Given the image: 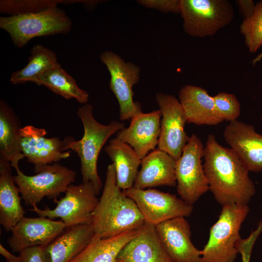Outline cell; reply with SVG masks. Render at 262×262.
Instances as JSON below:
<instances>
[{
  "mask_svg": "<svg viewBox=\"0 0 262 262\" xmlns=\"http://www.w3.org/2000/svg\"><path fill=\"white\" fill-rule=\"evenodd\" d=\"M204 147L195 133L190 136L180 158L176 161L177 191L180 198L193 205L209 190L202 158Z\"/></svg>",
  "mask_w": 262,
  "mask_h": 262,
  "instance_id": "cell-8",
  "label": "cell"
},
{
  "mask_svg": "<svg viewBox=\"0 0 262 262\" xmlns=\"http://www.w3.org/2000/svg\"><path fill=\"white\" fill-rule=\"evenodd\" d=\"M179 100L188 123L213 126L224 121L216 111L213 97L201 87L184 85L179 92Z\"/></svg>",
  "mask_w": 262,
  "mask_h": 262,
  "instance_id": "cell-20",
  "label": "cell"
},
{
  "mask_svg": "<svg viewBox=\"0 0 262 262\" xmlns=\"http://www.w3.org/2000/svg\"><path fill=\"white\" fill-rule=\"evenodd\" d=\"M176 160L166 152L154 149L141 162L133 187L141 189L147 188L176 186Z\"/></svg>",
  "mask_w": 262,
  "mask_h": 262,
  "instance_id": "cell-19",
  "label": "cell"
},
{
  "mask_svg": "<svg viewBox=\"0 0 262 262\" xmlns=\"http://www.w3.org/2000/svg\"><path fill=\"white\" fill-rule=\"evenodd\" d=\"M20 133L21 152L28 162L34 165V169L70 156V151L62 150L63 140L56 137H46L44 129L26 126Z\"/></svg>",
  "mask_w": 262,
  "mask_h": 262,
  "instance_id": "cell-15",
  "label": "cell"
},
{
  "mask_svg": "<svg viewBox=\"0 0 262 262\" xmlns=\"http://www.w3.org/2000/svg\"><path fill=\"white\" fill-rule=\"evenodd\" d=\"M64 0H1L0 13L14 16L36 13L57 7Z\"/></svg>",
  "mask_w": 262,
  "mask_h": 262,
  "instance_id": "cell-29",
  "label": "cell"
},
{
  "mask_svg": "<svg viewBox=\"0 0 262 262\" xmlns=\"http://www.w3.org/2000/svg\"><path fill=\"white\" fill-rule=\"evenodd\" d=\"M213 98L216 111L224 121L237 120L240 115L241 105L234 94L220 92Z\"/></svg>",
  "mask_w": 262,
  "mask_h": 262,
  "instance_id": "cell-30",
  "label": "cell"
},
{
  "mask_svg": "<svg viewBox=\"0 0 262 262\" xmlns=\"http://www.w3.org/2000/svg\"><path fill=\"white\" fill-rule=\"evenodd\" d=\"M253 246L248 244L241 246L238 249V253L242 255V262H249Z\"/></svg>",
  "mask_w": 262,
  "mask_h": 262,
  "instance_id": "cell-34",
  "label": "cell"
},
{
  "mask_svg": "<svg viewBox=\"0 0 262 262\" xmlns=\"http://www.w3.org/2000/svg\"><path fill=\"white\" fill-rule=\"evenodd\" d=\"M31 53L27 65L12 74L10 78L11 84L32 82L37 84L42 75L52 68L61 66L55 53L41 45H35L32 49Z\"/></svg>",
  "mask_w": 262,
  "mask_h": 262,
  "instance_id": "cell-26",
  "label": "cell"
},
{
  "mask_svg": "<svg viewBox=\"0 0 262 262\" xmlns=\"http://www.w3.org/2000/svg\"><path fill=\"white\" fill-rule=\"evenodd\" d=\"M115 262H174L157 234L155 226L145 222L139 233L119 253Z\"/></svg>",
  "mask_w": 262,
  "mask_h": 262,
  "instance_id": "cell-18",
  "label": "cell"
},
{
  "mask_svg": "<svg viewBox=\"0 0 262 262\" xmlns=\"http://www.w3.org/2000/svg\"><path fill=\"white\" fill-rule=\"evenodd\" d=\"M12 167L9 162L0 159V224L7 231H12L25 213Z\"/></svg>",
  "mask_w": 262,
  "mask_h": 262,
  "instance_id": "cell-22",
  "label": "cell"
},
{
  "mask_svg": "<svg viewBox=\"0 0 262 262\" xmlns=\"http://www.w3.org/2000/svg\"><path fill=\"white\" fill-rule=\"evenodd\" d=\"M262 59V52L259 54L256 57H255L252 61L253 65H255L257 63L260 62Z\"/></svg>",
  "mask_w": 262,
  "mask_h": 262,
  "instance_id": "cell-36",
  "label": "cell"
},
{
  "mask_svg": "<svg viewBox=\"0 0 262 262\" xmlns=\"http://www.w3.org/2000/svg\"><path fill=\"white\" fill-rule=\"evenodd\" d=\"M204 172L209 190L222 206L247 204L256 189L249 171L230 148L219 144L213 134L207 136L204 149Z\"/></svg>",
  "mask_w": 262,
  "mask_h": 262,
  "instance_id": "cell-1",
  "label": "cell"
},
{
  "mask_svg": "<svg viewBox=\"0 0 262 262\" xmlns=\"http://www.w3.org/2000/svg\"><path fill=\"white\" fill-rule=\"evenodd\" d=\"M0 253L6 259L8 262H22L20 256L14 255L5 248L1 244L0 245Z\"/></svg>",
  "mask_w": 262,
  "mask_h": 262,
  "instance_id": "cell-35",
  "label": "cell"
},
{
  "mask_svg": "<svg viewBox=\"0 0 262 262\" xmlns=\"http://www.w3.org/2000/svg\"><path fill=\"white\" fill-rule=\"evenodd\" d=\"M223 136L249 171L262 170V134L253 126L238 120L230 122L226 126Z\"/></svg>",
  "mask_w": 262,
  "mask_h": 262,
  "instance_id": "cell-16",
  "label": "cell"
},
{
  "mask_svg": "<svg viewBox=\"0 0 262 262\" xmlns=\"http://www.w3.org/2000/svg\"><path fill=\"white\" fill-rule=\"evenodd\" d=\"M137 1L143 6L155 9L163 13H180L181 0H139Z\"/></svg>",
  "mask_w": 262,
  "mask_h": 262,
  "instance_id": "cell-31",
  "label": "cell"
},
{
  "mask_svg": "<svg viewBox=\"0 0 262 262\" xmlns=\"http://www.w3.org/2000/svg\"><path fill=\"white\" fill-rule=\"evenodd\" d=\"M72 25L65 11L57 7L0 18V28L9 34L14 45L18 48L24 47L35 37L67 34Z\"/></svg>",
  "mask_w": 262,
  "mask_h": 262,
  "instance_id": "cell-5",
  "label": "cell"
},
{
  "mask_svg": "<svg viewBox=\"0 0 262 262\" xmlns=\"http://www.w3.org/2000/svg\"><path fill=\"white\" fill-rule=\"evenodd\" d=\"M249 212L247 204L222 206L218 220L211 227L209 239L201 250L200 262H235L240 230Z\"/></svg>",
  "mask_w": 262,
  "mask_h": 262,
  "instance_id": "cell-4",
  "label": "cell"
},
{
  "mask_svg": "<svg viewBox=\"0 0 262 262\" xmlns=\"http://www.w3.org/2000/svg\"><path fill=\"white\" fill-rule=\"evenodd\" d=\"M145 222L135 201L117 185L113 163L107 168L103 191L92 213L94 237L107 238L140 228Z\"/></svg>",
  "mask_w": 262,
  "mask_h": 262,
  "instance_id": "cell-2",
  "label": "cell"
},
{
  "mask_svg": "<svg viewBox=\"0 0 262 262\" xmlns=\"http://www.w3.org/2000/svg\"><path fill=\"white\" fill-rule=\"evenodd\" d=\"M66 229L62 220L46 217H23L12 230L7 243L13 252L35 246H45Z\"/></svg>",
  "mask_w": 262,
  "mask_h": 262,
  "instance_id": "cell-13",
  "label": "cell"
},
{
  "mask_svg": "<svg viewBox=\"0 0 262 262\" xmlns=\"http://www.w3.org/2000/svg\"><path fill=\"white\" fill-rule=\"evenodd\" d=\"M110 74V89L115 96L119 105L120 119H131L142 113L141 106L133 101V86L139 81L140 69L137 65L125 62L111 51H105L99 55Z\"/></svg>",
  "mask_w": 262,
  "mask_h": 262,
  "instance_id": "cell-10",
  "label": "cell"
},
{
  "mask_svg": "<svg viewBox=\"0 0 262 262\" xmlns=\"http://www.w3.org/2000/svg\"><path fill=\"white\" fill-rule=\"evenodd\" d=\"M36 174L27 176L21 171L14 176L21 198L26 206L37 205L45 197L53 201L74 182L76 173L67 167L53 163L34 169Z\"/></svg>",
  "mask_w": 262,
  "mask_h": 262,
  "instance_id": "cell-6",
  "label": "cell"
},
{
  "mask_svg": "<svg viewBox=\"0 0 262 262\" xmlns=\"http://www.w3.org/2000/svg\"><path fill=\"white\" fill-rule=\"evenodd\" d=\"M20 121L12 108L0 100V159L9 162L16 173L19 162L25 158L21 148Z\"/></svg>",
  "mask_w": 262,
  "mask_h": 262,
  "instance_id": "cell-23",
  "label": "cell"
},
{
  "mask_svg": "<svg viewBox=\"0 0 262 262\" xmlns=\"http://www.w3.org/2000/svg\"><path fill=\"white\" fill-rule=\"evenodd\" d=\"M97 196L91 182L70 184L65 192V196L60 200L54 201L56 206L53 209L45 208L42 210L34 205L29 210L35 212L40 217L51 219L60 218L67 229L90 223L92 213L99 200Z\"/></svg>",
  "mask_w": 262,
  "mask_h": 262,
  "instance_id": "cell-9",
  "label": "cell"
},
{
  "mask_svg": "<svg viewBox=\"0 0 262 262\" xmlns=\"http://www.w3.org/2000/svg\"><path fill=\"white\" fill-rule=\"evenodd\" d=\"M124 191L135 201L145 222L154 226L176 217H188L193 211V205L169 193L134 187Z\"/></svg>",
  "mask_w": 262,
  "mask_h": 262,
  "instance_id": "cell-11",
  "label": "cell"
},
{
  "mask_svg": "<svg viewBox=\"0 0 262 262\" xmlns=\"http://www.w3.org/2000/svg\"><path fill=\"white\" fill-rule=\"evenodd\" d=\"M141 227L107 238L93 236L88 245L69 262H115L120 252L136 236Z\"/></svg>",
  "mask_w": 262,
  "mask_h": 262,
  "instance_id": "cell-25",
  "label": "cell"
},
{
  "mask_svg": "<svg viewBox=\"0 0 262 262\" xmlns=\"http://www.w3.org/2000/svg\"><path fill=\"white\" fill-rule=\"evenodd\" d=\"M156 100L162 115L158 148L176 161L190 138L184 130L187 123L184 112L174 95L160 92L156 95Z\"/></svg>",
  "mask_w": 262,
  "mask_h": 262,
  "instance_id": "cell-12",
  "label": "cell"
},
{
  "mask_svg": "<svg viewBox=\"0 0 262 262\" xmlns=\"http://www.w3.org/2000/svg\"><path fill=\"white\" fill-rule=\"evenodd\" d=\"M237 3L240 13L244 19L251 16L254 11L255 4L252 0H237Z\"/></svg>",
  "mask_w": 262,
  "mask_h": 262,
  "instance_id": "cell-33",
  "label": "cell"
},
{
  "mask_svg": "<svg viewBox=\"0 0 262 262\" xmlns=\"http://www.w3.org/2000/svg\"><path fill=\"white\" fill-rule=\"evenodd\" d=\"M160 110L133 116L128 127L116 133L117 138L129 145L141 160L158 146L161 131Z\"/></svg>",
  "mask_w": 262,
  "mask_h": 262,
  "instance_id": "cell-17",
  "label": "cell"
},
{
  "mask_svg": "<svg viewBox=\"0 0 262 262\" xmlns=\"http://www.w3.org/2000/svg\"><path fill=\"white\" fill-rule=\"evenodd\" d=\"M94 235L90 223L66 229L51 242L44 246L46 262H69L90 242Z\"/></svg>",
  "mask_w": 262,
  "mask_h": 262,
  "instance_id": "cell-21",
  "label": "cell"
},
{
  "mask_svg": "<svg viewBox=\"0 0 262 262\" xmlns=\"http://www.w3.org/2000/svg\"><path fill=\"white\" fill-rule=\"evenodd\" d=\"M93 111V106L88 103L78 108L77 114L83 125V136L79 140L71 136L66 137L62 150L70 149L77 154L82 182L92 183L98 195L102 187L97 170L98 155L107 140L125 126L124 123L115 120L107 125L101 124L94 118Z\"/></svg>",
  "mask_w": 262,
  "mask_h": 262,
  "instance_id": "cell-3",
  "label": "cell"
},
{
  "mask_svg": "<svg viewBox=\"0 0 262 262\" xmlns=\"http://www.w3.org/2000/svg\"><path fill=\"white\" fill-rule=\"evenodd\" d=\"M241 33L250 52H256L262 46V0L257 2L254 12L240 26Z\"/></svg>",
  "mask_w": 262,
  "mask_h": 262,
  "instance_id": "cell-28",
  "label": "cell"
},
{
  "mask_svg": "<svg viewBox=\"0 0 262 262\" xmlns=\"http://www.w3.org/2000/svg\"><path fill=\"white\" fill-rule=\"evenodd\" d=\"M155 228L162 244L174 262H200L201 250L192 242L190 226L185 217L164 221Z\"/></svg>",
  "mask_w": 262,
  "mask_h": 262,
  "instance_id": "cell-14",
  "label": "cell"
},
{
  "mask_svg": "<svg viewBox=\"0 0 262 262\" xmlns=\"http://www.w3.org/2000/svg\"><path fill=\"white\" fill-rule=\"evenodd\" d=\"M104 151L115 165L117 186L123 190L133 187L141 162L134 150L115 137L110 141Z\"/></svg>",
  "mask_w": 262,
  "mask_h": 262,
  "instance_id": "cell-24",
  "label": "cell"
},
{
  "mask_svg": "<svg viewBox=\"0 0 262 262\" xmlns=\"http://www.w3.org/2000/svg\"><path fill=\"white\" fill-rule=\"evenodd\" d=\"M180 14L184 32L202 38L212 36L229 24L234 12L228 0H181Z\"/></svg>",
  "mask_w": 262,
  "mask_h": 262,
  "instance_id": "cell-7",
  "label": "cell"
},
{
  "mask_svg": "<svg viewBox=\"0 0 262 262\" xmlns=\"http://www.w3.org/2000/svg\"><path fill=\"white\" fill-rule=\"evenodd\" d=\"M44 246L27 248L20 252L22 262H46L44 252Z\"/></svg>",
  "mask_w": 262,
  "mask_h": 262,
  "instance_id": "cell-32",
  "label": "cell"
},
{
  "mask_svg": "<svg viewBox=\"0 0 262 262\" xmlns=\"http://www.w3.org/2000/svg\"><path fill=\"white\" fill-rule=\"evenodd\" d=\"M37 85H44L66 99L74 98L85 104L89 99L88 93L78 85L75 80L61 66L45 72L39 78Z\"/></svg>",
  "mask_w": 262,
  "mask_h": 262,
  "instance_id": "cell-27",
  "label": "cell"
}]
</instances>
